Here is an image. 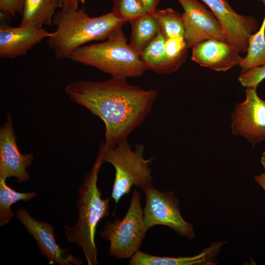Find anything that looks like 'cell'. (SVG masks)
<instances>
[{
    "mask_svg": "<svg viewBox=\"0 0 265 265\" xmlns=\"http://www.w3.org/2000/svg\"><path fill=\"white\" fill-rule=\"evenodd\" d=\"M69 98L101 118L106 127V147L128 142L129 134L151 112L158 93L133 85L125 79L101 81L78 80L65 88Z\"/></svg>",
    "mask_w": 265,
    "mask_h": 265,
    "instance_id": "6da1fadb",
    "label": "cell"
},
{
    "mask_svg": "<svg viewBox=\"0 0 265 265\" xmlns=\"http://www.w3.org/2000/svg\"><path fill=\"white\" fill-rule=\"evenodd\" d=\"M126 23L111 12L90 17L84 7H62L53 17V25L56 30L52 32L47 43L56 59L70 58L77 49L91 41L106 40L115 29Z\"/></svg>",
    "mask_w": 265,
    "mask_h": 265,
    "instance_id": "7a4b0ae2",
    "label": "cell"
},
{
    "mask_svg": "<svg viewBox=\"0 0 265 265\" xmlns=\"http://www.w3.org/2000/svg\"><path fill=\"white\" fill-rule=\"evenodd\" d=\"M104 162L103 152L99 150L92 168L85 175L78 188L77 223L73 227L65 226L67 239L82 249L88 265L99 264L95 242L96 228L98 223L109 214L110 198L102 199V192L97 186L99 172Z\"/></svg>",
    "mask_w": 265,
    "mask_h": 265,
    "instance_id": "3957f363",
    "label": "cell"
},
{
    "mask_svg": "<svg viewBox=\"0 0 265 265\" xmlns=\"http://www.w3.org/2000/svg\"><path fill=\"white\" fill-rule=\"evenodd\" d=\"M69 59L120 79L139 77L147 70L139 53L128 43L122 26L104 41L77 49Z\"/></svg>",
    "mask_w": 265,
    "mask_h": 265,
    "instance_id": "277c9868",
    "label": "cell"
},
{
    "mask_svg": "<svg viewBox=\"0 0 265 265\" xmlns=\"http://www.w3.org/2000/svg\"><path fill=\"white\" fill-rule=\"evenodd\" d=\"M100 149L103 152L104 161L111 164L115 170L111 197L116 205L130 192L133 186L143 190L153 185L150 165L153 158H144L143 145L137 144L132 151L128 141L110 147L103 143Z\"/></svg>",
    "mask_w": 265,
    "mask_h": 265,
    "instance_id": "5b68a950",
    "label": "cell"
},
{
    "mask_svg": "<svg viewBox=\"0 0 265 265\" xmlns=\"http://www.w3.org/2000/svg\"><path fill=\"white\" fill-rule=\"evenodd\" d=\"M148 230L144 222L141 195L134 189L125 217L113 222L107 221L99 236L109 241V255L117 259H128L139 250Z\"/></svg>",
    "mask_w": 265,
    "mask_h": 265,
    "instance_id": "8992f818",
    "label": "cell"
},
{
    "mask_svg": "<svg viewBox=\"0 0 265 265\" xmlns=\"http://www.w3.org/2000/svg\"><path fill=\"white\" fill-rule=\"evenodd\" d=\"M143 190L146 198L143 209V219L148 229L155 225H162L189 239L194 237L192 225L183 218L178 200L173 192L161 191L153 185Z\"/></svg>",
    "mask_w": 265,
    "mask_h": 265,
    "instance_id": "52a82bcc",
    "label": "cell"
},
{
    "mask_svg": "<svg viewBox=\"0 0 265 265\" xmlns=\"http://www.w3.org/2000/svg\"><path fill=\"white\" fill-rule=\"evenodd\" d=\"M244 101L236 104L231 114V132L244 137L252 146L265 140V101L256 88H246Z\"/></svg>",
    "mask_w": 265,
    "mask_h": 265,
    "instance_id": "ba28073f",
    "label": "cell"
},
{
    "mask_svg": "<svg viewBox=\"0 0 265 265\" xmlns=\"http://www.w3.org/2000/svg\"><path fill=\"white\" fill-rule=\"evenodd\" d=\"M184 9L182 16L187 48L208 39L225 41L222 28L211 10L198 0H177Z\"/></svg>",
    "mask_w": 265,
    "mask_h": 265,
    "instance_id": "9c48e42d",
    "label": "cell"
},
{
    "mask_svg": "<svg viewBox=\"0 0 265 265\" xmlns=\"http://www.w3.org/2000/svg\"><path fill=\"white\" fill-rule=\"evenodd\" d=\"M205 3L219 22L226 42L240 53H247L250 36L258 29L256 20L236 12L228 0H200Z\"/></svg>",
    "mask_w": 265,
    "mask_h": 265,
    "instance_id": "30bf717a",
    "label": "cell"
},
{
    "mask_svg": "<svg viewBox=\"0 0 265 265\" xmlns=\"http://www.w3.org/2000/svg\"><path fill=\"white\" fill-rule=\"evenodd\" d=\"M15 213L17 219L36 240L40 254L46 257L49 264H83L82 260L71 254L68 248L59 246L54 238L53 227L51 224L33 218L23 208L16 210Z\"/></svg>",
    "mask_w": 265,
    "mask_h": 265,
    "instance_id": "8fae6325",
    "label": "cell"
},
{
    "mask_svg": "<svg viewBox=\"0 0 265 265\" xmlns=\"http://www.w3.org/2000/svg\"><path fill=\"white\" fill-rule=\"evenodd\" d=\"M13 122L8 113L6 121L0 129V178L14 177L18 183L29 179L26 169L34 159L33 154L23 155L16 143Z\"/></svg>",
    "mask_w": 265,
    "mask_h": 265,
    "instance_id": "7c38bea8",
    "label": "cell"
},
{
    "mask_svg": "<svg viewBox=\"0 0 265 265\" xmlns=\"http://www.w3.org/2000/svg\"><path fill=\"white\" fill-rule=\"evenodd\" d=\"M44 28L30 26L13 27L6 23L0 25V57L13 59L24 55L44 39L51 36Z\"/></svg>",
    "mask_w": 265,
    "mask_h": 265,
    "instance_id": "4fadbf2b",
    "label": "cell"
},
{
    "mask_svg": "<svg viewBox=\"0 0 265 265\" xmlns=\"http://www.w3.org/2000/svg\"><path fill=\"white\" fill-rule=\"evenodd\" d=\"M192 49L191 59L193 61L216 71H226L239 65L243 58L233 46L216 39L200 42Z\"/></svg>",
    "mask_w": 265,
    "mask_h": 265,
    "instance_id": "5bb4252c",
    "label": "cell"
},
{
    "mask_svg": "<svg viewBox=\"0 0 265 265\" xmlns=\"http://www.w3.org/2000/svg\"><path fill=\"white\" fill-rule=\"evenodd\" d=\"M218 242L212 244L200 254L192 257H166L154 256L137 251L132 257L130 265H213L212 257L223 244Z\"/></svg>",
    "mask_w": 265,
    "mask_h": 265,
    "instance_id": "9a60e30c",
    "label": "cell"
},
{
    "mask_svg": "<svg viewBox=\"0 0 265 265\" xmlns=\"http://www.w3.org/2000/svg\"><path fill=\"white\" fill-rule=\"evenodd\" d=\"M62 6V0H25L20 26L38 28L51 26L56 10Z\"/></svg>",
    "mask_w": 265,
    "mask_h": 265,
    "instance_id": "2e32d148",
    "label": "cell"
},
{
    "mask_svg": "<svg viewBox=\"0 0 265 265\" xmlns=\"http://www.w3.org/2000/svg\"><path fill=\"white\" fill-rule=\"evenodd\" d=\"M130 23L132 27L130 44L139 54L158 35L159 26L154 15L148 13Z\"/></svg>",
    "mask_w": 265,
    "mask_h": 265,
    "instance_id": "e0dca14e",
    "label": "cell"
},
{
    "mask_svg": "<svg viewBox=\"0 0 265 265\" xmlns=\"http://www.w3.org/2000/svg\"><path fill=\"white\" fill-rule=\"evenodd\" d=\"M165 40L159 30L156 37L140 53V57L147 70L159 74L170 73L165 54Z\"/></svg>",
    "mask_w": 265,
    "mask_h": 265,
    "instance_id": "ac0fdd59",
    "label": "cell"
},
{
    "mask_svg": "<svg viewBox=\"0 0 265 265\" xmlns=\"http://www.w3.org/2000/svg\"><path fill=\"white\" fill-rule=\"evenodd\" d=\"M265 6V0H260ZM265 64V16L260 29L249 39L247 54L239 64L241 73Z\"/></svg>",
    "mask_w": 265,
    "mask_h": 265,
    "instance_id": "d6986e66",
    "label": "cell"
},
{
    "mask_svg": "<svg viewBox=\"0 0 265 265\" xmlns=\"http://www.w3.org/2000/svg\"><path fill=\"white\" fill-rule=\"evenodd\" d=\"M35 191L19 192L8 186L6 180L0 178V226H3L10 222L14 216L11 206L17 202L28 201L36 196Z\"/></svg>",
    "mask_w": 265,
    "mask_h": 265,
    "instance_id": "ffe728a7",
    "label": "cell"
},
{
    "mask_svg": "<svg viewBox=\"0 0 265 265\" xmlns=\"http://www.w3.org/2000/svg\"><path fill=\"white\" fill-rule=\"evenodd\" d=\"M154 16L158 22L159 30L165 39L184 37L185 31L182 14L171 8L156 11Z\"/></svg>",
    "mask_w": 265,
    "mask_h": 265,
    "instance_id": "44dd1931",
    "label": "cell"
},
{
    "mask_svg": "<svg viewBox=\"0 0 265 265\" xmlns=\"http://www.w3.org/2000/svg\"><path fill=\"white\" fill-rule=\"evenodd\" d=\"M188 49L184 37H176L166 39L165 50L170 73L176 72L185 61Z\"/></svg>",
    "mask_w": 265,
    "mask_h": 265,
    "instance_id": "7402d4cb",
    "label": "cell"
},
{
    "mask_svg": "<svg viewBox=\"0 0 265 265\" xmlns=\"http://www.w3.org/2000/svg\"><path fill=\"white\" fill-rule=\"evenodd\" d=\"M111 11L118 19L130 22L147 13L140 0H111Z\"/></svg>",
    "mask_w": 265,
    "mask_h": 265,
    "instance_id": "603a6c76",
    "label": "cell"
},
{
    "mask_svg": "<svg viewBox=\"0 0 265 265\" xmlns=\"http://www.w3.org/2000/svg\"><path fill=\"white\" fill-rule=\"evenodd\" d=\"M265 79V64L251 68L241 73L238 78L240 84L246 88H256L260 83Z\"/></svg>",
    "mask_w": 265,
    "mask_h": 265,
    "instance_id": "cb8c5ba5",
    "label": "cell"
},
{
    "mask_svg": "<svg viewBox=\"0 0 265 265\" xmlns=\"http://www.w3.org/2000/svg\"><path fill=\"white\" fill-rule=\"evenodd\" d=\"M25 0H0V12L12 17L16 14L22 16Z\"/></svg>",
    "mask_w": 265,
    "mask_h": 265,
    "instance_id": "d4e9b609",
    "label": "cell"
},
{
    "mask_svg": "<svg viewBox=\"0 0 265 265\" xmlns=\"http://www.w3.org/2000/svg\"><path fill=\"white\" fill-rule=\"evenodd\" d=\"M147 13L154 15L160 0H140Z\"/></svg>",
    "mask_w": 265,
    "mask_h": 265,
    "instance_id": "484cf974",
    "label": "cell"
},
{
    "mask_svg": "<svg viewBox=\"0 0 265 265\" xmlns=\"http://www.w3.org/2000/svg\"><path fill=\"white\" fill-rule=\"evenodd\" d=\"M261 162L264 168V173L259 175H256L254 179L265 191V151H264L262 153Z\"/></svg>",
    "mask_w": 265,
    "mask_h": 265,
    "instance_id": "4316f807",
    "label": "cell"
},
{
    "mask_svg": "<svg viewBox=\"0 0 265 265\" xmlns=\"http://www.w3.org/2000/svg\"><path fill=\"white\" fill-rule=\"evenodd\" d=\"M63 8H68L75 5H78L79 3H84L85 0H62Z\"/></svg>",
    "mask_w": 265,
    "mask_h": 265,
    "instance_id": "83f0119b",
    "label": "cell"
}]
</instances>
